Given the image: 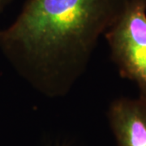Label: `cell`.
Masks as SVG:
<instances>
[{
    "label": "cell",
    "instance_id": "1",
    "mask_svg": "<svg viewBox=\"0 0 146 146\" xmlns=\"http://www.w3.org/2000/svg\"><path fill=\"white\" fill-rule=\"evenodd\" d=\"M127 0H27L9 28L0 31V49L39 94L68 95L86 72L101 35Z\"/></svg>",
    "mask_w": 146,
    "mask_h": 146
},
{
    "label": "cell",
    "instance_id": "2",
    "mask_svg": "<svg viewBox=\"0 0 146 146\" xmlns=\"http://www.w3.org/2000/svg\"><path fill=\"white\" fill-rule=\"evenodd\" d=\"M104 36L120 76L134 82L146 97V0H127Z\"/></svg>",
    "mask_w": 146,
    "mask_h": 146
},
{
    "label": "cell",
    "instance_id": "3",
    "mask_svg": "<svg viewBox=\"0 0 146 146\" xmlns=\"http://www.w3.org/2000/svg\"><path fill=\"white\" fill-rule=\"evenodd\" d=\"M107 118L117 146H146V97L115 99Z\"/></svg>",
    "mask_w": 146,
    "mask_h": 146
},
{
    "label": "cell",
    "instance_id": "4",
    "mask_svg": "<svg viewBox=\"0 0 146 146\" xmlns=\"http://www.w3.org/2000/svg\"><path fill=\"white\" fill-rule=\"evenodd\" d=\"M8 0H0V11L3 9L4 6L7 3Z\"/></svg>",
    "mask_w": 146,
    "mask_h": 146
}]
</instances>
